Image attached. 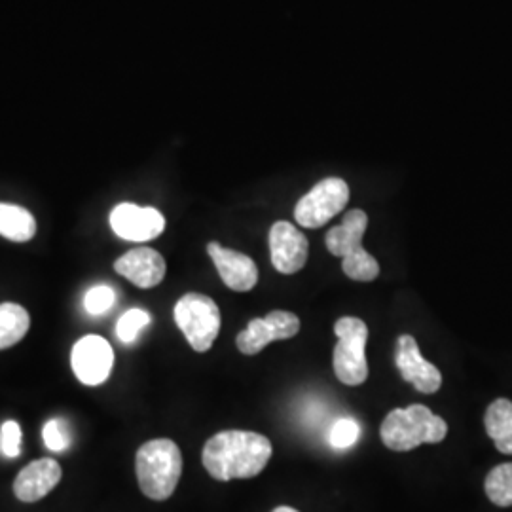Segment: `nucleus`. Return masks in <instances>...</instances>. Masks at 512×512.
<instances>
[{"mask_svg": "<svg viewBox=\"0 0 512 512\" xmlns=\"http://www.w3.org/2000/svg\"><path fill=\"white\" fill-rule=\"evenodd\" d=\"M31 329L27 310L14 302L0 304V351L19 344Z\"/></svg>", "mask_w": 512, "mask_h": 512, "instance_id": "18", "label": "nucleus"}, {"mask_svg": "<svg viewBox=\"0 0 512 512\" xmlns=\"http://www.w3.org/2000/svg\"><path fill=\"white\" fill-rule=\"evenodd\" d=\"M272 512H298L296 509H293V507H277V509H274Z\"/></svg>", "mask_w": 512, "mask_h": 512, "instance_id": "25", "label": "nucleus"}, {"mask_svg": "<svg viewBox=\"0 0 512 512\" xmlns=\"http://www.w3.org/2000/svg\"><path fill=\"white\" fill-rule=\"evenodd\" d=\"M110 226L118 238L141 243L158 238L164 232L165 219L154 207L120 203L110 213Z\"/></svg>", "mask_w": 512, "mask_h": 512, "instance_id": "10", "label": "nucleus"}, {"mask_svg": "<svg viewBox=\"0 0 512 512\" xmlns=\"http://www.w3.org/2000/svg\"><path fill=\"white\" fill-rule=\"evenodd\" d=\"M61 465L52 458L37 459L19 471L14 494L23 503H37L61 482Z\"/></svg>", "mask_w": 512, "mask_h": 512, "instance_id": "15", "label": "nucleus"}, {"mask_svg": "<svg viewBox=\"0 0 512 512\" xmlns=\"http://www.w3.org/2000/svg\"><path fill=\"white\" fill-rule=\"evenodd\" d=\"M21 427L18 421H4L0 427V452L4 458H18L21 454Z\"/></svg>", "mask_w": 512, "mask_h": 512, "instance_id": "22", "label": "nucleus"}, {"mask_svg": "<svg viewBox=\"0 0 512 512\" xmlns=\"http://www.w3.org/2000/svg\"><path fill=\"white\" fill-rule=\"evenodd\" d=\"M76 378L84 385H101L107 382L114 365V351L105 338L90 334L74 344L71 353Z\"/></svg>", "mask_w": 512, "mask_h": 512, "instance_id": "9", "label": "nucleus"}, {"mask_svg": "<svg viewBox=\"0 0 512 512\" xmlns=\"http://www.w3.org/2000/svg\"><path fill=\"white\" fill-rule=\"evenodd\" d=\"M207 253L219 270L224 285L236 293H249L258 283V268L251 256L243 255L234 249H226L217 241L207 245Z\"/></svg>", "mask_w": 512, "mask_h": 512, "instance_id": "13", "label": "nucleus"}, {"mask_svg": "<svg viewBox=\"0 0 512 512\" xmlns=\"http://www.w3.org/2000/svg\"><path fill=\"white\" fill-rule=\"evenodd\" d=\"M37 234V220L35 217L12 203H0V236L2 238L25 243L31 241Z\"/></svg>", "mask_w": 512, "mask_h": 512, "instance_id": "17", "label": "nucleus"}, {"mask_svg": "<svg viewBox=\"0 0 512 512\" xmlns=\"http://www.w3.org/2000/svg\"><path fill=\"white\" fill-rule=\"evenodd\" d=\"M484 490L497 507H512V463L494 467L486 476Z\"/></svg>", "mask_w": 512, "mask_h": 512, "instance_id": "19", "label": "nucleus"}, {"mask_svg": "<svg viewBox=\"0 0 512 512\" xmlns=\"http://www.w3.org/2000/svg\"><path fill=\"white\" fill-rule=\"evenodd\" d=\"M366 228H368V217L361 209H351L346 215L342 224L330 228L327 232V249L330 255L340 256L342 270L353 281H374L380 275V264L374 256L370 255L363 247Z\"/></svg>", "mask_w": 512, "mask_h": 512, "instance_id": "4", "label": "nucleus"}, {"mask_svg": "<svg viewBox=\"0 0 512 512\" xmlns=\"http://www.w3.org/2000/svg\"><path fill=\"white\" fill-rule=\"evenodd\" d=\"M150 323V315L145 310H129L120 317L116 325V334L124 344L135 342L139 332Z\"/></svg>", "mask_w": 512, "mask_h": 512, "instance_id": "21", "label": "nucleus"}, {"mask_svg": "<svg viewBox=\"0 0 512 512\" xmlns=\"http://www.w3.org/2000/svg\"><path fill=\"white\" fill-rule=\"evenodd\" d=\"M175 323L194 351L205 353L215 344L220 332L217 302L200 293L184 294L175 306Z\"/></svg>", "mask_w": 512, "mask_h": 512, "instance_id": "6", "label": "nucleus"}, {"mask_svg": "<svg viewBox=\"0 0 512 512\" xmlns=\"http://www.w3.org/2000/svg\"><path fill=\"white\" fill-rule=\"evenodd\" d=\"M357 439H359V425L355 420L344 418V420L336 421V425L332 427L330 444L334 448H349L357 442Z\"/></svg>", "mask_w": 512, "mask_h": 512, "instance_id": "24", "label": "nucleus"}, {"mask_svg": "<svg viewBox=\"0 0 512 512\" xmlns=\"http://www.w3.org/2000/svg\"><path fill=\"white\" fill-rule=\"evenodd\" d=\"M42 439L48 450L52 452H65L71 442H73V433H71V425L69 421L63 418H54L48 421L42 429Z\"/></svg>", "mask_w": 512, "mask_h": 512, "instance_id": "20", "label": "nucleus"}, {"mask_svg": "<svg viewBox=\"0 0 512 512\" xmlns=\"http://www.w3.org/2000/svg\"><path fill=\"white\" fill-rule=\"evenodd\" d=\"M114 270L139 289H152L164 281L167 266L164 256L150 247L131 249L114 262Z\"/></svg>", "mask_w": 512, "mask_h": 512, "instance_id": "14", "label": "nucleus"}, {"mask_svg": "<svg viewBox=\"0 0 512 512\" xmlns=\"http://www.w3.org/2000/svg\"><path fill=\"white\" fill-rule=\"evenodd\" d=\"M446 435L448 423L423 404L391 410L380 427L382 442L393 452H410L421 444H439Z\"/></svg>", "mask_w": 512, "mask_h": 512, "instance_id": "2", "label": "nucleus"}, {"mask_svg": "<svg viewBox=\"0 0 512 512\" xmlns=\"http://www.w3.org/2000/svg\"><path fill=\"white\" fill-rule=\"evenodd\" d=\"M300 330V319L293 311H270L262 319H253L247 329L239 332L238 349L243 355H256L272 342L291 340Z\"/></svg>", "mask_w": 512, "mask_h": 512, "instance_id": "8", "label": "nucleus"}, {"mask_svg": "<svg viewBox=\"0 0 512 512\" xmlns=\"http://www.w3.org/2000/svg\"><path fill=\"white\" fill-rule=\"evenodd\" d=\"M270 253L279 274L293 275L306 266L310 243L294 224L279 220L270 230Z\"/></svg>", "mask_w": 512, "mask_h": 512, "instance_id": "11", "label": "nucleus"}, {"mask_svg": "<svg viewBox=\"0 0 512 512\" xmlns=\"http://www.w3.org/2000/svg\"><path fill=\"white\" fill-rule=\"evenodd\" d=\"M272 458V442L255 431L230 429L205 442L202 461L207 473L220 482L260 475Z\"/></svg>", "mask_w": 512, "mask_h": 512, "instance_id": "1", "label": "nucleus"}, {"mask_svg": "<svg viewBox=\"0 0 512 512\" xmlns=\"http://www.w3.org/2000/svg\"><path fill=\"white\" fill-rule=\"evenodd\" d=\"M116 294L114 291L107 287V285H97L86 293L84 298V308L90 315H103L114 306Z\"/></svg>", "mask_w": 512, "mask_h": 512, "instance_id": "23", "label": "nucleus"}, {"mask_svg": "<svg viewBox=\"0 0 512 512\" xmlns=\"http://www.w3.org/2000/svg\"><path fill=\"white\" fill-rule=\"evenodd\" d=\"M395 363L404 382L414 385L420 393H437L442 385L439 368L421 357L420 346L414 336L403 334L397 342Z\"/></svg>", "mask_w": 512, "mask_h": 512, "instance_id": "12", "label": "nucleus"}, {"mask_svg": "<svg viewBox=\"0 0 512 512\" xmlns=\"http://www.w3.org/2000/svg\"><path fill=\"white\" fill-rule=\"evenodd\" d=\"M334 334L338 344L332 355V366L336 378L344 385L365 384L368 378V361H366V342L368 327L359 317H342L334 325Z\"/></svg>", "mask_w": 512, "mask_h": 512, "instance_id": "5", "label": "nucleus"}, {"mask_svg": "<svg viewBox=\"0 0 512 512\" xmlns=\"http://www.w3.org/2000/svg\"><path fill=\"white\" fill-rule=\"evenodd\" d=\"M135 469L143 494L165 501L177 490L183 475V454L173 440H148L137 452Z\"/></svg>", "mask_w": 512, "mask_h": 512, "instance_id": "3", "label": "nucleus"}, {"mask_svg": "<svg viewBox=\"0 0 512 512\" xmlns=\"http://www.w3.org/2000/svg\"><path fill=\"white\" fill-rule=\"evenodd\" d=\"M484 427L488 437L494 440L495 448L505 456H512V403L509 399H497L488 406Z\"/></svg>", "mask_w": 512, "mask_h": 512, "instance_id": "16", "label": "nucleus"}, {"mask_svg": "<svg viewBox=\"0 0 512 512\" xmlns=\"http://www.w3.org/2000/svg\"><path fill=\"white\" fill-rule=\"evenodd\" d=\"M349 202V186L344 179L330 177L315 184L294 207V219L302 228H321L340 215Z\"/></svg>", "mask_w": 512, "mask_h": 512, "instance_id": "7", "label": "nucleus"}]
</instances>
